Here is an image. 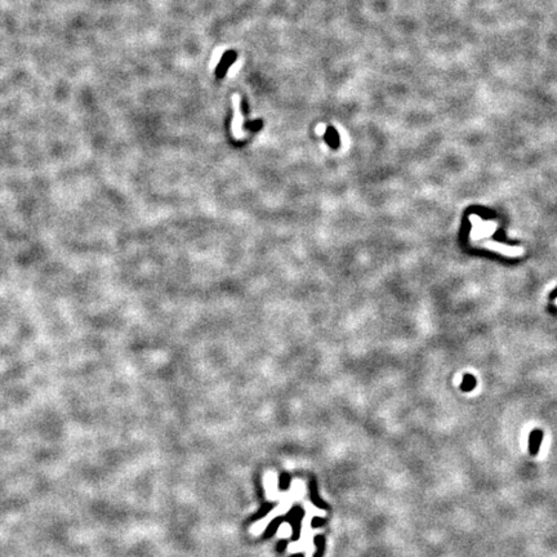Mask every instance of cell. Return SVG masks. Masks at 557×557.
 <instances>
[{"mask_svg":"<svg viewBox=\"0 0 557 557\" xmlns=\"http://www.w3.org/2000/svg\"><path fill=\"white\" fill-rule=\"evenodd\" d=\"M264 489H266V497L268 499H276L277 498V475L273 471H268L264 475Z\"/></svg>","mask_w":557,"mask_h":557,"instance_id":"1","label":"cell"},{"mask_svg":"<svg viewBox=\"0 0 557 557\" xmlns=\"http://www.w3.org/2000/svg\"><path fill=\"white\" fill-rule=\"evenodd\" d=\"M556 305H557V301H556Z\"/></svg>","mask_w":557,"mask_h":557,"instance_id":"8","label":"cell"},{"mask_svg":"<svg viewBox=\"0 0 557 557\" xmlns=\"http://www.w3.org/2000/svg\"><path fill=\"white\" fill-rule=\"evenodd\" d=\"M484 246H485L486 249L497 250V252L503 253V254H507V255H511V257H516V255H520L522 253L521 248H516V246H507V245H503V244L494 243V241H488V243H484Z\"/></svg>","mask_w":557,"mask_h":557,"instance_id":"3","label":"cell"},{"mask_svg":"<svg viewBox=\"0 0 557 557\" xmlns=\"http://www.w3.org/2000/svg\"><path fill=\"white\" fill-rule=\"evenodd\" d=\"M291 535H292V526L289 524H287V522H284L282 526L278 527L277 536H280V538H289Z\"/></svg>","mask_w":557,"mask_h":557,"instance_id":"6","label":"cell"},{"mask_svg":"<svg viewBox=\"0 0 557 557\" xmlns=\"http://www.w3.org/2000/svg\"><path fill=\"white\" fill-rule=\"evenodd\" d=\"M235 58H236V53H235L234 51L227 52V53H226L225 56L222 57L221 63H219V66L217 67V70H216L217 78H223V75L226 74V71H227L228 67L232 65V62L235 61Z\"/></svg>","mask_w":557,"mask_h":557,"instance_id":"4","label":"cell"},{"mask_svg":"<svg viewBox=\"0 0 557 557\" xmlns=\"http://www.w3.org/2000/svg\"><path fill=\"white\" fill-rule=\"evenodd\" d=\"M543 436H544V434H543L542 430H533V431L530 432V436H529V447H527L529 453H530V456L536 457L538 454H539Z\"/></svg>","mask_w":557,"mask_h":557,"instance_id":"2","label":"cell"},{"mask_svg":"<svg viewBox=\"0 0 557 557\" xmlns=\"http://www.w3.org/2000/svg\"><path fill=\"white\" fill-rule=\"evenodd\" d=\"M261 124H262L261 121H253V123L248 124V125H246V128H248V129H252V130H258V129H259V128H261V126H262Z\"/></svg>","mask_w":557,"mask_h":557,"instance_id":"7","label":"cell"},{"mask_svg":"<svg viewBox=\"0 0 557 557\" xmlns=\"http://www.w3.org/2000/svg\"><path fill=\"white\" fill-rule=\"evenodd\" d=\"M325 140L333 149H337L339 146V135L336 132V129L328 128L327 133H325Z\"/></svg>","mask_w":557,"mask_h":557,"instance_id":"5","label":"cell"}]
</instances>
